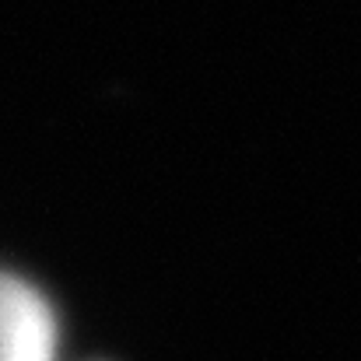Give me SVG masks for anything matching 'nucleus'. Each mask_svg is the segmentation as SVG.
Listing matches in <instances>:
<instances>
[{
	"mask_svg": "<svg viewBox=\"0 0 361 361\" xmlns=\"http://www.w3.org/2000/svg\"><path fill=\"white\" fill-rule=\"evenodd\" d=\"M53 319L46 302L21 281L0 274V361H49Z\"/></svg>",
	"mask_w": 361,
	"mask_h": 361,
	"instance_id": "f257e3e1",
	"label": "nucleus"
}]
</instances>
